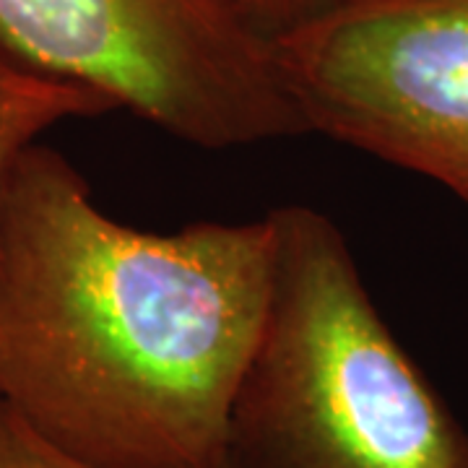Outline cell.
Instances as JSON below:
<instances>
[{
    "instance_id": "6",
    "label": "cell",
    "mask_w": 468,
    "mask_h": 468,
    "mask_svg": "<svg viewBox=\"0 0 468 468\" xmlns=\"http://www.w3.org/2000/svg\"><path fill=\"white\" fill-rule=\"evenodd\" d=\"M0 468H94L39 435L11 403L0 399Z\"/></svg>"
},
{
    "instance_id": "5",
    "label": "cell",
    "mask_w": 468,
    "mask_h": 468,
    "mask_svg": "<svg viewBox=\"0 0 468 468\" xmlns=\"http://www.w3.org/2000/svg\"><path fill=\"white\" fill-rule=\"evenodd\" d=\"M120 110L110 97L39 66L0 34V214L18 159L52 125Z\"/></svg>"
},
{
    "instance_id": "3",
    "label": "cell",
    "mask_w": 468,
    "mask_h": 468,
    "mask_svg": "<svg viewBox=\"0 0 468 468\" xmlns=\"http://www.w3.org/2000/svg\"><path fill=\"white\" fill-rule=\"evenodd\" d=\"M0 34L201 149L307 133L273 42L232 0H0Z\"/></svg>"
},
{
    "instance_id": "1",
    "label": "cell",
    "mask_w": 468,
    "mask_h": 468,
    "mask_svg": "<svg viewBox=\"0 0 468 468\" xmlns=\"http://www.w3.org/2000/svg\"><path fill=\"white\" fill-rule=\"evenodd\" d=\"M273 224L135 229L37 144L0 214V399L94 468H224Z\"/></svg>"
},
{
    "instance_id": "2",
    "label": "cell",
    "mask_w": 468,
    "mask_h": 468,
    "mask_svg": "<svg viewBox=\"0 0 468 468\" xmlns=\"http://www.w3.org/2000/svg\"><path fill=\"white\" fill-rule=\"evenodd\" d=\"M263 328L234 393L224 468H468V430L310 206L271 214Z\"/></svg>"
},
{
    "instance_id": "4",
    "label": "cell",
    "mask_w": 468,
    "mask_h": 468,
    "mask_svg": "<svg viewBox=\"0 0 468 468\" xmlns=\"http://www.w3.org/2000/svg\"><path fill=\"white\" fill-rule=\"evenodd\" d=\"M271 42L307 133L430 177L468 208V0H325Z\"/></svg>"
},
{
    "instance_id": "7",
    "label": "cell",
    "mask_w": 468,
    "mask_h": 468,
    "mask_svg": "<svg viewBox=\"0 0 468 468\" xmlns=\"http://www.w3.org/2000/svg\"><path fill=\"white\" fill-rule=\"evenodd\" d=\"M239 14L268 39L310 18L325 0H232Z\"/></svg>"
}]
</instances>
